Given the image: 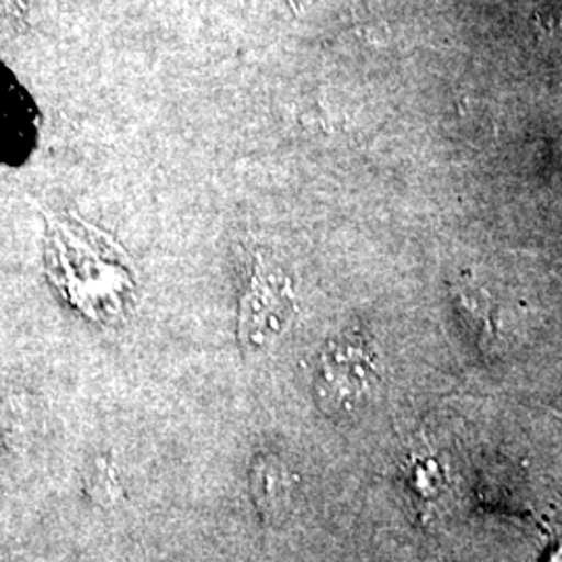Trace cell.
<instances>
[{
	"label": "cell",
	"mask_w": 562,
	"mask_h": 562,
	"mask_svg": "<svg viewBox=\"0 0 562 562\" xmlns=\"http://www.w3.org/2000/svg\"><path fill=\"white\" fill-rule=\"evenodd\" d=\"M375 357L357 336L331 341L323 350L315 378L317 398L325 413L352 411L378 382Z\"/></svg>",
	"instance_id": "cell-1"
},
{
	"label": "cell",
	"mask_w": 562,
	"mask_h": 562,
	"mask_svg": "<svg viewBox=\"0 0 562 562\" xmlns=\"http://www.w3.org/2000/svg\"><path fill=\"white\" fill-rule=\"evenodd\" d=\"M294 313L290 281L276 269L257 265L255 278L240 304V340L246 346H265L285 329Z\"/></svg>",
	"instance_id": "cell-2"
},
{
	"label": "cell",
	"mask_w": 562,
	"mask_h": 562,
	"mask_svg": "<svg viewBox=\"0 0 562 562\" xmlns=\"http://www.w3.org/2000/svg\"><path fill=\"white\" fill-rule=\"evenodd\" d=\"M0 120H2V150L7 153L4 162L25 159L32 153L34 140L38 136V115L27 92L11 74H7V80L2 81Z\"/></svg>",
	"instance_id": "cell-3"
},
{
	"label": "cell",
	"mask_w": 562,
	"mask_h": 562,
	"mask_svg": "<svg viewBox=\"0 0 562 562\" xmlns=\"http://www.w3.org/2000/svg\"><path fill=\"white\" fill-rule=\"evenodd\" d=\"M250 492L262 517L276 521L285 517L292 508L296 477L280 457L257 454L250 467Z\"/></svg>",
	"instance_id": "cell-4"
},
{
	"label": "cell",
	"mask_w": 562,
	"mask_h": 562,
	"mask_svg": "<svg viewBox=\"0 0 562 562\" xmlns=\"http://www.w3.org/2000/svg\"><path fill=\"white\" fill-rule=\"evenodd\" d=\"M543 562H562V540H559V542L554 543V546L548 550Z\"/></svg>",
	"instance_id": "cell-5"
}]
</instances>
